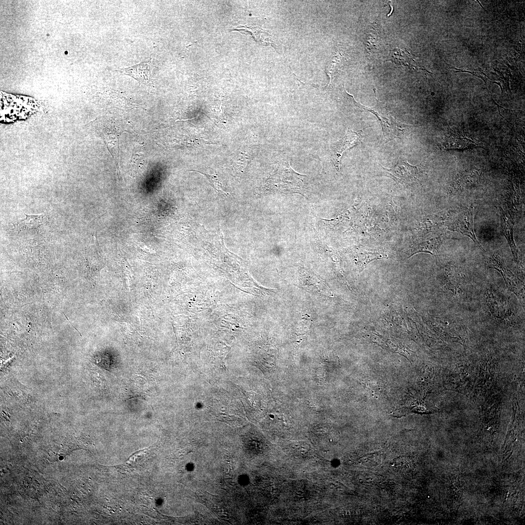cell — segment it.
<instances>
[{"mask_svg":"<svg viewBox=\"0 0 525 525\" xmlns=\"http://www.w3.org/2000/svg\"><path fill=\"white\" fill-rule=\"evenodd\" d=\"M473 217L472 210H467L447 224L448 229L457 231L470 237L478 246L482 247L473 230Z\"/></svg>","mask_w":525,"mask_h":525,"instance_id":"5b68a950","label":"cell"},{"mask_svg":"<svg viewBox=\"0 0 525 525\" xmlns=\"http://www.w3.org/2000/svg\"><path fill=\"white\" fill-rule=\"evenodd\" d=\"M196 171L203 174L208 179L210 182V184L212 186L213 188L219 193H225V192L223 190L222 185L217 177H215L214 175H209L207 174H204L198 171L193 170V171Z\"/></svg>","mask_w":525,"mask_h":525,"instance_id":"7c38bea8","label":"cell"},{"mask_svg":"<svg viewBox=\"0 0 525 525\" xmlns=\"http://www.w3.org/2000/svg\"><path fill=\"white\" fill-rule=\"evenodd\" d=\"M442 242V239L440 236H431L415 241L410 247L409 257L420 252L436 255L438 251Z\"/></svg>","mask_w":525,"mask_h":525,"instance_id":"8992f818","label":"cell"},{"mask_svg":"<svg viewBox=\"0 0 525 525\" xmlns=\"http://www.w3.org/2000/svg\"><path fill=\"white\" fill-rule=\"evenodd\" d=\"M345 100L355 108L362 110L368 111L377 117L381 124L383 135L386 140H391L395 138L401 139L406 136L411 132L413 126L400 122L393 117L385 112L378 107H367L356 102L353 96L348 94Z\"/></svg>","mask_w":525,"mask_h":525,"instance_id":"6da1fadb","label":"cell"},{"mask_svg":"<svg viewBox=\"0 0 525 525\" xmlns=\"http://www.w3.org/2000/svg\"><path fill=\"white\" fill-rule=\"evenodd\" d=\"M385 175L394 180L397 184L406 186L416 181L420 175L418 165H412L405 160L399 159L392 168H386L381 165Z\"/></svg>","mask_w":525,"mask_h":525,"instance_id":"3957f363","label":"cell"},{"mask_svg":"<svg viewBox=\"0 0 525 525\" xmlns=\"http://www.w3.org/2000/svg\"><path fill=\"white\" fill-rule=\"evenodd\" d=\"M152 65L150 62L141 63L120 70L123 74L130 75L140 82L147 83L151 77Z\"/></svg>","mask_w":525,"mask_h":525,"instance_id":"52a82bcc","label":"cell"},{"mask_svg":"<svg viewBox=\"0 0 525 525\" xmlns=\"http://www.w3.org/2000/svg\"><path fill=\"white\" fill-rule=\"evenodd\" d=\"M364 137L361 130L354 131L348 129L342 139L332 145L331 160L338 171L339 170L340 161L343 153L346 150L358 145Z\"/></svg>","mask_w":525,"mask_h":525,"instance_id":"277c9868","label":"cell"},{"mask_svg":"<svg viewBox=\"0 0 525 525\" xmlns=\"http://www.w3.org/2000/svg\"><path fill=\"white\" fill-rule=\"evenodd\" d=\"M386 257V255H383L379 253L360 250L357 252L356 261L357 262L358 265H360L361 270H362L367 263L370 262L377 259L385 258Z\"/></svg>","mask_w":525,"mask_h":525,"instance_id":"8fae6325","label":"cell"},{"mask_svg":"<svg viewBox=\"0 0 525 525\" xmlns=\"http://www.w3.org/2000/svg\"><path fill=\"white\" fill-rule=\"evenodd\" d=\"M500 220L501 227L503 234L509 244L516 262L518 263L519 261L518 251L513 239L512 225L502 210H501Z\"/></svg>","mask_w":525,"mask_h":525,"instance_id":"9c48e42d","label":"cell"},{"mask_svg":"<svg viewBox=\"0 0 525 525\" xmlns=\"http://www.w3.org/2000/svg\"><path fill=\"white\" fill-rule=\"evenodd\" d=\"M453 210H444L426 217L422 223L423 228L427 231H432L441 227L449 220Z\"/></svg>","mask_w":525,"mask_h":525,"instance_id":"30bf717a","label":"cell"},{"mask_svg":"<svg viewBox=\"0 0 525 525\" xmlns=\"http://www.w3.org/2000/svg\"><path fill=\"white\" fill-rule=\"evenodd\" d=\"M477 1H478V3H479V4H480V6H481V7H482V8H483L484 9V7H483L482 6V5L481 4V3H480V2H479V1H478V0H477ZM484 10H485V9H484Z\"/></svg>","mask_w":525,"mask_h":525,"instance_id":"5bb4252c","label":"cell"},{"mask_svg":"<svg viewBox=\"0 0 525 525\" xmlns=\"http://www.w3.org/2000/svg\"><path fill=\"white\" fill-rule=\"evenodd\" d=\"M233 30H237L243 33H248L253 36L256 42L261 45L270 46L274 48H277L270 37L269 34L262 29L258 27L241 26Z\"/></svg>","mask_w":525,"mask_h":525,"instance_id":"ba28073f","label":"cell"},{"mask_svg":"<svg viewBox=\"0 0 525 525\" xmlns=\"http://www.w3.org/2000/svg\"><path fill=\"white\" fill-rule=\"evenodd\" d=\"M300 453L302 454H306L307 453V451L304 449H302L300 450Z\"/></svg>","mask_w":525,"mask_h":525,"instance_id":"4fadbf2b","label":"cell"},{"mask_svg":"<svg viewBox=\"0 0 525 525\" xmlns=\"http://www.w3.org/2000/svg\"><path fill=\"white\" fill-rule=\"evenodd\" d=\"M488 266L490 268L497 270L501 273L508 288L516 295L520 302L524 306V283L507 268L502 259L496 253L493 254L489 258Z\"/></svg>","mask_w":525,"mask_h":525,"instance_id":"7a4b0ae2","label":"cell"}]
</instances>
